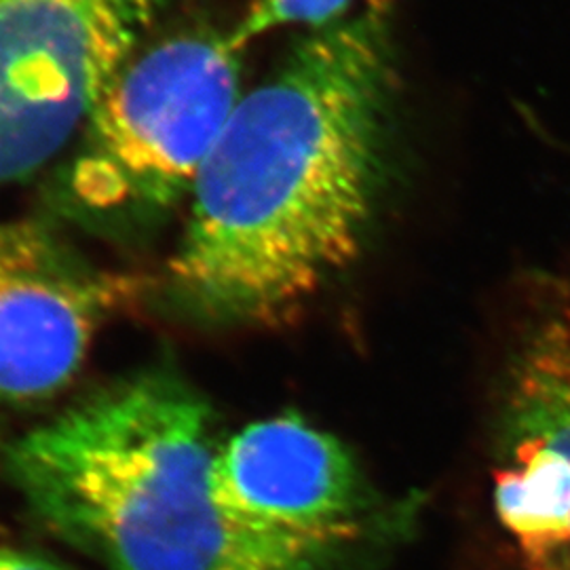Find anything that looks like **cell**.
Returning <instances> with one entry per match:
<instances>
[{"label":"cell","instance_id":"3","mask_svg":"<svg viewBox=\"0 0 570 570\" xmlns=\"http://www.w3.org/2000/svg\"><path fill=\"white\" fill-rule=\"evenodd\" d=\"M230 32L190 28L140 47L94 106L66 195L100 220L146 218L190 195L242 100Z\"/></svg>","mask_w":570,"mask_h":570},{"label":"cell","instance_id":"8","mask_svg":"<svg viewBox=\"0 0 570 570\" xmlns=\"http://www.w3.org/2000/svg\"><path fill=\"white\" fill-rule=\"evenodd\" d=\"M510 435H534L570 456V298L534 317L511 379Z\"/></svg>","mask_w":570,"mask_h":570},{"label":"cell","instance_id":"9","mask_svg":"<svg viewBox=\"0 0 570 570\" xmlns=\"http://www.w3.org/2000/svg\"><path fill=\"white\" fill-rule=\"evenodd\" d=\"M355 0H249L244 18L230 30V39L245 49L258 37L277 28L305 26L320 30L336 21L345 20Z\"/></svg>","mask_w":570,"mask_h":570},{"label":"cell","instance_id":"6","mask_svg":"<svg viewBox=\"0 0 570 570\" xmlns=\"http://www.w3.org/2000/svg\"><path fill=\"white\" fill-rule=\"evenodd\" d=\"M214 494L245 529L332 548L360 534L366 508L348 450L296 414L252 423L218 446Z\"/></svg>","mask_w":570,"mask_h":570},{"label":"cell","instance_id":"10","mask_svg":"<svg viewBox=\"0 0 570 570\" xmlns=\"http://www.w3.org/2000/svg\"><path fill=\"white\" fill-rule=\"evenodd\" d=\"M0 570H70L60 562L30 551L0 548Z\"/></svg>","mask_w":570,"mask_h":570},{"label":"cell","instance_id":"7","mask_svg":"<svg viewBox=\"0 0 570 570\" xmlns=\"http://www.w3.org/2000/svg\"><path fill=\"white\" fill-rule=\"evenodd\" d=\"M494 508L530 570H570V456L534 435H511L494 473Z\"/></svg>","mask_w":570,"mask_h":570},{"label":"cell","instance_id":"4","mask_svg":"<svg viewBox=\"0 0 570 570\" xmlns=\"http://www.w3.org/2000/svg\"><path fill=\"white\" fill-rule=\"evenodd\" d=\"M169 0H0V184L81 134Z\"/></svg>","mask_w":570,"mask_h":570},{"label":"cell","instance_id":"5","mask_svg":"<svg viewBox=\"0 0 570 570\" xmlns=\"http://www.w3.org/2000/svg\"><path fill=\"white\" fill-rule=\"evenodd\" d=\"M136 292L131 277L89 265L53 228L0 223V404L66 387L96 332Z\"/></svg>","mask_w":570,"mask_h":570},{"label":"cell","instance_id":"2","mask_svg":"<svg viewBox=\"0 0 570 570\" xmlns=\"http://www.w3.org/2000/svg\"><path fill=\"white\" fill-rule=\"evenodd\" d=\"M216 452L204 400L146 372L28 431L4 465L42 524L108 570H326L343 548L226 515Z\"/></svg>","mask_w":570,"mask_h":570},{"label":"cell","instance_id":"1","mask_svg":"<svg viewBox=\"0 0 570 570\" xmlns=\"http://www.w3.org/2000/svg\"><path fill=\"white\" fill-rule=\"evenodd\" d=\"M393 94L391 2L308 30L242 96L195 186L169 265L184 305L275 326L357 256L374 214Z\"/></svg>","mask_w":570,"mask_h":570}]
</instances>
